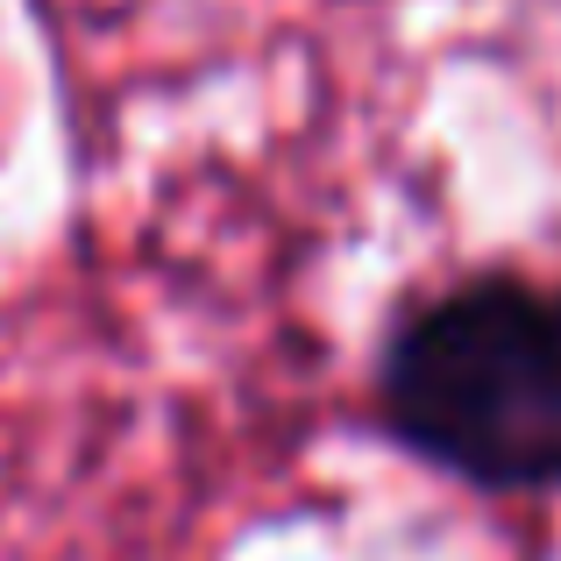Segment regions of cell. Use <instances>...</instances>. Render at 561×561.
<instances>
[{"mask_svg":"<svg viewBox=\"0 0 561 561\" xmlns=\"http://www.w3.org/2000/svg\"><path fill=\"white\" fill-rule=\"evenodd\" d=\"M391 412L426 455L483 483L561 477V299L469 285L426 306L391 356Z\"/></svg>","mask_w":561,"mask_h":561,"instance_id":"cell-1","label":"cell"}]
</instances>
